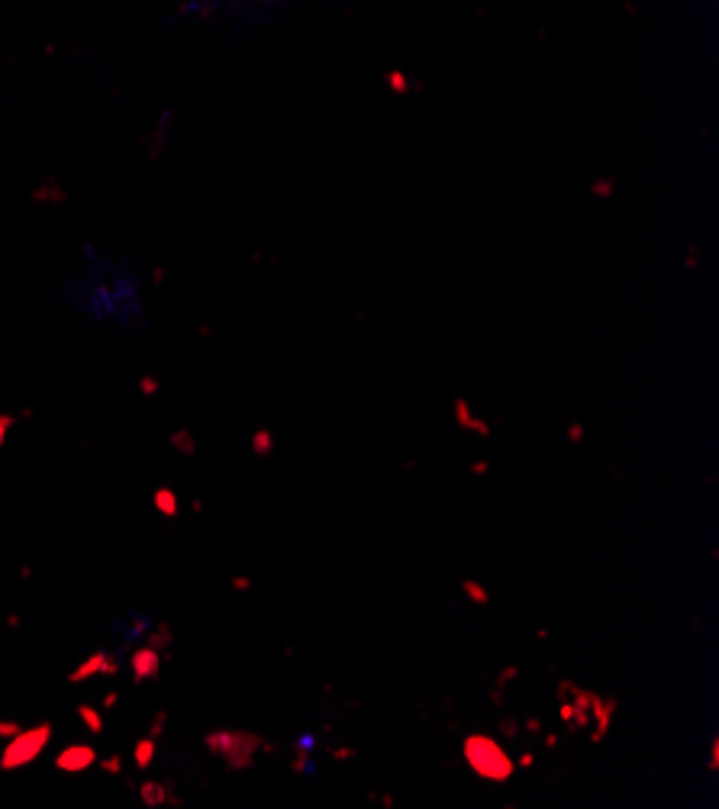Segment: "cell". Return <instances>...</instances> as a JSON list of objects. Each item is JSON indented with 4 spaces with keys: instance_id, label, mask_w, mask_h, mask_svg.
<instances>
[{
    "instance_id": "8992f818",
    "label": "cell",
    "mask_w": 719,
    "mask_h": 809,
    "mask_svg": "<svg viewBox=\"0 0 719 809\" xmlns=\"http://www.w3.org/2000/svg\"><path fill=\"white\" fill-rule=\"evenodd\" d=\"M117 671H120V661L117 658H110L107 652H94L88 661L78 664V668L68 674V684H81V681H88V677H97V674L113 677Z\"/></svg>"
},
{
    "instance_id": "5bb4252c",
    "label": "cell",
    "mask_w": 719,
    "mask_h": 809,
    "mask_svg": "<svg viewBox=\"0 0 719 809\" xmlns=\"http://www.w3.org/2000/svg\"><path fill=\"white\" fill-rule=\"evenodd\" d=\"M155 507L162 510L165 516H175V513H178V497H175V490H168V487L155 490Z\"/></svg>"
},
{
    "instance_id": "7a4b0ae2",
    "label": "cell",
    "mask_w": 719,
    "mask_h": 809,
    "mask_svg": "<svg viewBox=\"0 0 719 809\" xmlns=\"http://www.w3.org/2000/svg\"><path fill=\"white\" fill-rule=\"evenodd\" d=\"M204 745L213 751L217 758L226 761L229 771H249L258 751H262V735L255 732H242V729H213L204 735Z\"/></svg>"
},
{
    "instance_id": "9a60e30c",
    "label": "cell",
    "mask_w": 719,
    "mask_h": 809,
    "mask_svg": "<svg viewBox=\"0 0 719 809\" xmlns=\"http://www.w3.org/2000/svg\"><path fill=\"white\" fill-rule=\"evenodd\" d=\"M171 445H175V452L181 455H194L197 452V445H194V436L188 429H178V432H171Z\"/></svg>"
},
{
    "instance_id": "30bf717a",
    "label": "cell",
    "mask_w": 719,
    "mask_h": 809,
    "mask_svg": "<svg viewBox=\"0 0 719 809\" xmlns=\"http://www.w3.org/2000/svg\"><path fill=\"white\" fill-rule=\"evenodd\" d=\"M155 755H158V745H155L152 735H149V739H139V742L133 745V761H136V768H139V771H149V768H152V761H155Z\"/></svg>"
},
{
    "instance_id": "52a82bcc",
    "label": "cell",
    "mask_w": 719,
    "mask_h": 809,
    "mask_svg": "<svg viewBox=\"0 0 719 809\" xmlns=\"http://www.w3.org/2000/svg\"><path fill=\"white\" fill-rule=\"evenodd\" d=\"M55 764H59V771L65 774H81L97 764V751L91 745H68L62 755L55 758Z\"/></svg>"
},
{
    "instance_id": "4fadbf2b",
    "label": "cell",
    "mask_w": 719,
    "mask_h": 809,
    "mask_svg": "<svg viewBox=\"0 0 719 809\" xmlns=\"http://www.w3.org/2000/svg\"><path fill=\"white\" fill-rule=\"evenodd\" d=\"M271 449H275V436H271L268 429H258L255 436H252V452H255L258 458H268Z\"/></svg>"
},
{
    "instance_id": "603a6c76",
    "label": "cell",
    "mask_w": 719,
    "mask_h": 809,
    "mask_svg": "<svg viewBox=\"0 0 719 809\" xmlns=\"http://www.w3.org/2000/svg\"><path fill=\"white\" fill-rule=\"evenodd\" d=\"M104 771H113V774H117V771H120V758H110V761H104Z\"/></svg>"
},
{
    "instance_id": "2e32d148",
    "label": "cell",
    "mask_w": 719,
    "mask_h": 809,
    "mask_svg": "<svg viewBox=\"0 0 719 809\" xmlns=\"http://www.w3.org/2000/svg\"><path fill=\"white\" fill-rule=\"evenodd\" d=\"M146 645H152V648H165V645H171V629L165 626V623H158V629L149 635V642Z\"/></svg>"
},
{
    "instance_id": "6da1fadb",
    "label": "cell",
    "mask_w": 719,
    "mask_h": 809,
    "mask_svg": "<svg viewBox=\"0 0 719 809\" xmlns=\"http://www.w3.org/2000/svg\"><path fill=\"white\" fill-rule=\"evenodd\" d=\"M462 755H465L468 768L481 780H487V784H507V780L516 774V761L507 755V748L484 732L468 735V739L462 742Z\"/></svg>"
},
{
    "instance_id": "ba28073f",
    "label": "cell",
    "mask_w": 719,
    "mask_h": 809,
    "mask_svg": "<svg viewBox=\"0 0 719 809\" xmlns=\"http://www.w3.org/2000/svg\"><path fill=\"white\" fill-rule=\"evenodd\" d=\"M139 800L146 803L149 809H155V806H165V803H175V806H178V800L171 797L168 787L162 784V780H146V784L139 787Z\"/></svg>"
},
{
    "instance_id": "e0dca14e",
    "label": "cell",
    "mask_w": 719,
    "mask_h": 809,
    "mask_svg": "<svg viewBox=\"0 0 719 809\" xmlns=\"http://www.w3.org/2000/svg\"><path fill=\"white\" fill-rule=\"evenodd\" d=\"M23 726L20 722H13V719H0V739H13Z\"/></svg>"
},
{
    "instance_id": "277c9868",
    "label": "cell",
    "mask_w": 719,
    "mask_h": 809,
    "mask_svg": "<svg viewBox=\"0 0 719 809\" xmlns=\"http://www.w3.org/2000/svg\"><path fill=\"white\" fill-rule=\"evenodd\" d=\"M129 668H133V681L146 684V681H158V671H162V655L152 645H142L129 658Z\"/></svg>"
},
{
    "instance_id": "9c48e42d",
    "label": "cell",
    "mask_w": 719,
    "mask_h": 809,
    "mask_svg": "<svg viewBox=\"0 0 719 809\" xmlns=\"http://www.w3.org/2000/svg\"><path fill=\"white\" fill-rule=\"evenodd\" d=\"M455 423L462 426V429H471V432H478V436H491V426H487L484 420H478V416L471 413V407L465 400H455Z\"/></svg>"
},
{
    "instance_id": "3957f363",
    "label": "cell",
    "mask_w": 719,
    "mask_h": 809,
    "mask_svg": "<svg viewBox=\"0 0 719 809\" xmlns=\"http://www.w3.org/2000/svg\"><path fill=\"white\" fill-rule=\"evenodd\" d=\"M49 742H52V726H49V722L20 729L4 745V755H0V771H20V768H26V764H33L42 751L49 748Z\"/></svg>"
},
{
    "instance_id": "5b68a950",
    "label": "cell",
    "mask_w": 719,
    "mask_h": 809,
    "mask_svg": "<svg viewBox=\"0 0 719 809\" xmlns=\"http://www.w3.org/2000/svg\"><path fill=\"white\" fill-rule=\"evenodd\" d=\"M616 710H620V700H613V697H594V703H591V726H594L591 729V742L594 745L607 739Z\"/></svg>"
},
{
    "instance_id": "7c38bea8",
    "label": "cell",
    "mask_w": 719,
    "mask_h": 809,
    "mask_svg": "<svg viewBox=\"0 0 719 809\" xmlns=\"http://www.w3.org/2000/svg\"><path fill=\"white\" fill-rule=\"evenodd\" d=\"M78 716H81V722H84V726H88V729H91L94 735H100V732H104V716H100V713L94 710V706L81 703V706H78Z\"/></svg>"
},
{
    "instance_id": "44dd1931",
    "label": "cell",
    "mask_w": 719,
    "mask_h": 809,
    "mask_svg": "<svg viewBox=\"0 0 719 809\" xmlns=\"http://www.w3.org/2000/svg\"><path fill=\"white\" fill-rule=\"evenodd\" d=\"M500 726H503V735H507V739H513V735L520 732V729H516V722H513V719H503Z\"/></svg>"
},
{
    "instance_id": "ac0fdd59",
    "label": "cell",
    "mask_w": 719,
    "mask_h": 809,
    "mask_svg": "<svg viewBox=\"0 0 719 809\" xmlns=\"http://www.w3.org/2000/svg\"><path fill=\"white\" fill-rule=\"evenodd\" d=\"M165 719H168L165 713H158V716L152 719V726H149V735H152V739H158V735H162V729H165Z\"/></svg>"
},
{
    "instance_id": "ffe728a7",
    "label": "cell",
    "mask_w": 719,
    "mask_h": 809,
    "mask_svg": "<svg viewBox=\"0 0 719 809\" xmlns=\"http://www.w3.org/2000/svg\"><path fill=\"white\" fill-rule=\"evenodd\" d=\"M716 768H719V739L710 742V771H716Z\"/></svg>"
},
{
    "instance_id": "8fae6325",
    "label": "cell",
    "mask_w": 719,
    "mask_h": 809,
    "mask_svg": "<svg viewBox=\"0 0 719 809\" xmlns=\"http://www.w3.org/2000/svg\"><path fill=\"white\" fill-rule=\"evenodd\" d=\"M462 594L474 606H487V603H491V594H487V587H481L478 581H471V577H465V581H462Z\"/></svg>"
},
{
    "instance_id": "7402d4cb",
    "label": "cell",
    "mask_w": 719,
    "mask_h": 809,
    "mask_svg": "<svg viewBox=\"0 0 719 809\" xmlns=\"http://www.w3.org/2000/svg\"><path fill=\"white\" fill-rule=\"evenodd\" d=\"M568 439L581 442V439H584V429H581V426H568Z\"/></svg>"
},
{
    "instance_id": "cb8c5ba5",
    "label": "cell",
    "mask_w": 719,
    "mask_h": 809,
    "mask_svg": "<svg viewBox=\"0 0 719 809\" xmlns=\"http://www.w3.org/2000/svg\"><path fill=\"white\" fill-rule=\"evenodd\" d=\"M487 468H491V465H487V461H474V468H471V471H474V474H487Z\"/></svg>"
},
{
    "instance_id": "d6986e66",
    "label": "cell",
    "mask_w": 719,
    "mask_h": 809,
    "mask_svg": "<svg viewBox=\"0 0 719 809\" xmlns=\"http://www.w3.org/2000/svg\"><path fill=\"white\" fill-rule=\"evenodd\" d=\"M10 426H13V416H0V449H4V439H7Z\"/></svg>"
}]
</instances>
